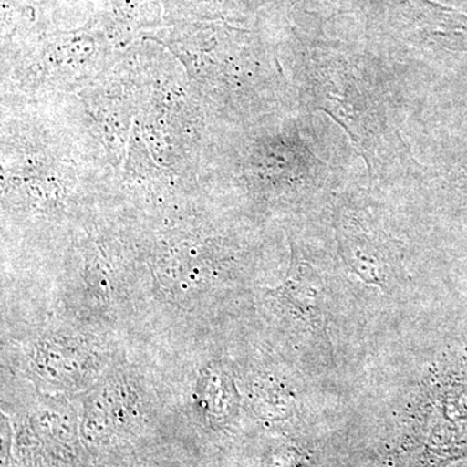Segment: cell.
Instances as JSON below:
<instances>
[{
  "instance_id": "obj_1",
  "label": "cell",
  "mask_w": 467,
  "mask_h": 467,
  "mask_svg": "<svg viewBox=\"0 0 467 467\" xmlns=\"http://www.w3.org/2000/svg\"><path fill=\"white\" fill-rule=\"evenodd\" d=\"M312 81L317 109L342 126L371 171L387 135V113L379 92L358 69L342 60L317 64Z\"/></svg>"
},
{
  "instance_id": "obj_2",
  "label": "cell",
  "mask_w": 467,
  "mask_h": 467,
  "mask_svg": "<svg viewBox=\"0 0 467 467\" xmlns=\"http://www.w3.org/2000/svg\"><path fill=\"white\" fill-rule=\"evenodd\" d=\"M337 242L344 259L362 278L382 285L391 275L395 254L379 234L365 229L356 220L343 221L337 226Z\"/></svg>"
}]
</instances>
